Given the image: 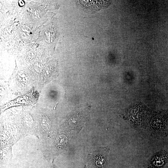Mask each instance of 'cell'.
Returning <instances> with one entry per match:
<instances>
[{"label":"cell","instance_id":"6da1fadb","mask_svg":"<svg viewBox=\"0 0 168 168\" xmlns=\"http://www.w3.org/2000/svg\"><path fill=\"white\" fill-rule=\"evenodd\" d=\"M149 130L154 135L163 136L168 133V117L165 114H161L160 117L151 123Z\"/></svg>","mask_w":168,"mask_h":168},{"label":"cell","instance_id":"7a4b0ae2","mask_svg":"<svg viewBox=\"0 0 168 168\" xmlns=\"http://www.w3.org/2000/svg\"><path fill=\"white\" fill-rule=\"evenodd\" d=\"M63 136H58L56 139V142L57 145L58 146H62L64 145L65 143L66 142V139Z\"/></svg>","mask_w":168,"mask_h":168},{"label":"cell","instance_id":"277c9868","mask_svg":"<svg viewBox=\"0 0 168 168\" xmlns=\"http://www.w3.org/2000/svg\"><path fill=\"white\" fill-rule=\"evenodd\" d=\"M52 168H57L56 167H55V166H54V165H53L52 166Z\"/></svg>","mask_w":168,"mask_h":168},{"label":"cell","instance_id":"3957f363","mask_svg":"<svg viewBox=\"0 0 168 168\" xmlns=\"http://www.w3.org/2000/svg\"><path fill=\"white\" fill-rule=\"evenodd\" d=\"M46 121V119H42L41 122V124L42 126V128H43L44 126V129L45 130L46 129H48L49 128V122H47Z\"/></svg>","mask_w":168,"mask_h":168}]
</instances>
